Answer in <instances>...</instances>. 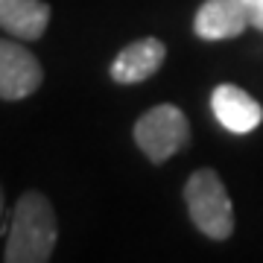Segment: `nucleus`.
Here are the masks:
<instances>
[{
    "label": "nucleus",
    "instance_id": "f257e3e1",
    "mask_svg": "<svg viewBox=\"0 0 263 263\" xmlns=\"http://www.w3.org/2000/svg\"><path fill=\"white\" fill-rule=\"evenodd\" d=\"M59 240V219L50 199L41 190L21 193L12 211L9 237L3 249L6 263H47Z\"/></svg>",
    "mask_w": 263,
    "mask_h": 263
},
{
    "label": "nucleus",
    "instance_id": "f03ea898",
    "mask_svg": "<svg viewBox=\"0 0 263 263\" xmlns=\"http://www.w3.org/2000/svg\"><path fill=\"white\" fill-rule=\"evenodd\" d=\"M184 205L193 226L211 240H228L234 231V208L219 173L202 167L184 181Z\"/></svg>",
    "mask_w": 263,
    "mask_h": 263
},
{
    "label": "nucleus",
    "instance_id": "7ed1b4c3",
    "mask_svg": "<svg viewBox=\"0 0 263 263\" xmlns=\"http://www.w3.org/2000/svg\"><path fill=\"white\" fill-rule=\"evenodd\" d=\"M132 138L152 164H164L190 143V123L179 105L161 103L135 120Z\"/></svg>",
    "mask_w": 263,
    "mask_h": 263
},
{
    "label": "nucleus",
    "instance_id": "20e7f679",
    "mask_svg": "<svg viewBox=\"0 0 263 263\" xmlns=\"http://www.w3.org/2000/svg\"><path fill=\"white\" fill-rule=\"evenodd\" d=\"M44 82V67L27 44L0 38V100L18 103L27 100Z\"/></svg>",
    "mask_w": 263,
    "mask_h": 263
},
{
    "label": "nucleus",
    "instance_id": "39448f33",
    "mask_svg": "<svg viewBox=\"0 0 263 263\" xmlns=\"http://www.w3.org/2000/svg\"><path fill=\"white\" fill-rule=\"evenodd\" d=\"M211 111L216 123L231 135H252L263 123V108L252 94L237 85H216L211 94Z\"/></svg>",
    "mask_w": 263,
    "mask_h": 263
},
{
    "label": "nucleus",
    "instance_id": "423d86ee",
    "mask_svg": "<svg viewBox=\"0 0 263 263\" xmlns=\"http://www.w3.org/2000/svg\"><path fill=\"white\" fill-rule=\"evenodd\" d=\"M167 59V47L164 41L158 38H138L114 56L108 73L117 85H138V82H146L149 76H155Z\"/></svg>",
    "mask_w": 263,
    "mask_h": 263
},
{
    "label": "nucleus",
    "instance_id": "0eeeda50",
    "mask_svg": "<svg viewBox=\"0 0 263 263\" xmlns=\"http://www.w3.org/2000/svg\"><path fill=\"white\" fill-rule=\"evenodd\" d=\"M249 24V15L237 0H205L196 9L193 32L202 41H226V38L243 35Z\"/></svg>",
    "mask_w": 263,
    "mask_h": 263
},
{
    "label": "nucleus",
    "instance_id": "6e6552de",
    "mask_svg": "<svg viewBox=\"0 0 263 263\" xmlns=\"http://www.w3.org/2000/svg\"><path fill=\"white\" fill-rule=\"evenodd\" d=\"M50 15L44 0H0V29L21 41H38L50 27Z\"/></svg>",
    "mask_w": 263,
    "mask_h": 263
},
{
    "label": "nucleus",
    "instance_id": "1a4fd4ad",
    "mask_svg": "<svg viewBox=\"0 0 263 263\" xmlns=\"http://www.w3.org/2000/svg\"><path fill=\"white\" fill-rule=\"evenodd\" d=\"M237 3H240L243 12L249 15V24L263 32V0H237Z\"/></svg>",
    "mask_w": 263,
    "mask_h": 263
},
{
    "label": "nucleus",
    "instance_id": "9d476101",
    "mask_svg": "<svg viewBox=\"0 0 263 263\" xmlns=\"http://www.w3.org/2000/svg\"><path fill=\"white\" fill-rule=\"evenodd\" d=\"M3 205L6 202H3V187H0V222H3Z\"/></svg>",
    "mask_w": 263,
    "mask_h": 263
}]
</instances>
